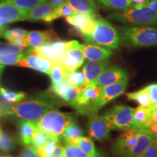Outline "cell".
<instances>
[{
	"label": "cell",
	"mask_w": 157,
	"mask_h": 157,
	"mask_svg": "<svg viewBox=\"0 0 157 157\" xmlns=\"http://www.w3.org/2000/svg\"><path fill=\"white\" fill-rule=\"evenodd\" d=\"M27 12L7 2H0V26L5 27L8 23L25 21Z\"/></svg>",
	"instance_id": "9a60e30c"
},
{
	"label": "cell",
	"mask_w": 157,
	"mask_h": 157,
	"mask_svg": "<svg viewBox=\"0 0 157 157\" xmlns=\"http://www.w3.org/2000/svg\"><path fill=\"white\" fill-rule=\"evenodd\" d=\"M156 122H157V109H155L151 119L150 120L147 122V124H146V127H145L144 129H148L149 127H151L152 124H154L156 123Z\"/></svg>",
	"instance_id": "c3c4849f"
},
{
	"label": "cell",
	"mask_w": 157,
	"mask_h": 157,
	"mask_svg": "<svg viewBox=\"0 0 157 157\" xmlns=\"http://www.w3.org/2000/svg\"><path fill=\"white\" fill-rule=\"evenodd\" d=\"M152 106H154V107L155 108V109H157V103H156V104H155V105H152Z\"/></svg>",
	"instance_id": "11a10c76"
},
{
	"label": "cell",
	"mask_w": 157,
	"mask_h": 157,
	"mask_svg": "<svg viewBox=\"0 0 157 157\" xmlns=\"http://www.w3.org/2000/svg\"><path fill=\"white\" fill-rule=\"evenodd\" d=\"M6 30L5 27H3V26H0V38L1 37L3 36V34H4V32H5V31Z\"/></svg>",
	"instance_id": "f5cc1de1"
},
{
	"label": "cell",
	"mask_w": 157,
	"mask_h": 157,
	"mask_svg": "<svg viewBox=\"0 0 157 157\" xmlns=\"http://www.w3.org/2000/svg\"><path fill=\"white\" fill-rule=\"evenodd\" d=\"M88 132L90 137L100 142H107L111 140V127L106 117L97 113L90 116L88 121Z\"/></svg>",
	"instance_id": "30bf717a"
},
{
	"label": "cell",
	"mask_w": 157,
	"mask_h": 157,
	"mask_svg": "<svg viewBox=\"0 0 157 157\" xmlns=\"http://www.w3.org/2000/svg\"><path fill=\"white\" fill-rule=\"evenodd\" d=\"M81 47L84 57L89 60H94V61L105 60H108L113 54L111 50L97 44L87 43V44H81Z\"/></svg>",
	"instance_id": "ffe728a7"
},
{
	"label": "cell",
	"mask_w": 157,
	"mask_h": 157,
	"mask_svg": "<svg viewBox=\"0 0 157 157\" xmlns=\"http://www.w3.org/2000/svg\"><path fill=\"white\" fill-rule=\"evenodd\" d=\"M73 145L78 147L87 156L95 155L98 152V151L96 150L95 143L90 137L84 136L79 137L78 139H76Z\"/></svg>",
	"instance_id": "f546056e"
},
{
	"label": "cell",
	"mask_w": 157,
	"mask_h": 157,
	"mask_svg": "<svg viewBox=\"0 0 157 157\" xmlns=\"http://www.w3.org/2000/svg\"><path fill=\"white\" fill-rule=\"evenodd\" d=\"M52 63L48 59L38 56L36 55L29 53L20 62L19 66L21 67L32 68L42 73L49 74Z\"/></svg>",
	"instance_id": "e0dca14e"
},
{
	"label": "cell",
	"mask_w": 157,
	"mask_h": 157,
	"mask_svg": "<svg viewBox=\"0 0 157 157\" xmlns=\"http://www.w3.org/2000/svg\"><path fill=\"white\" fill-rule=\"evenodd\" d=\"M156 2H157V0H156Z\"/></svg>",
	"instance_id": "680465c9"
},
{
	"label": "cell",
	"mask_w": 157,
	"mask_h": 157,
	"mask_svg": "<svg viewBox=\"0 0 157 157\" xmlns=\"http://www.w3.org/2000/svg\"><path fill=\"white\" fill-rule=\"evenodd\" d=\"M69 44L70 41H62L57 39L38 48H31V50L27 51V52L48 59L52 63L60 64Z\"/></svg>",
	"instance_id": "52a82bcc"
},
{
	"label": "cell",
	"mask_w": 157,
	"mask_h": 157,
	"mask_svg": "<svg viewBox=\"0 0 157 157\" xmlns=\"http://www.w3.org/2000/svg\"><path fill=\"white\" fill-rule=\"evenodd\" d=\"M53 136L48 134V132H44V131L41 130V129H37L36 132L34 133V137H33L32 140H31V146L33 147L34 149L39 148L40 147L44 146L48 141L50 140L51 137Z\"/></svg>",
	"instance_id": "d590c367"
},
{
	"label": "cell",
	"mask_w": 157,
	"mask_h": 157,
	"mask_svg": "<svg viewBox=\"0 0 157 157\" xmlns=\"http://www.w3.org/2000/svg\"><path fill=\"white\" fill-rule=\"evenodd\" d=\"M66 2V0H46V2H48L49 5L52 6L54 9L62 5L63 3Z\"/></svg>",
	"instance_id": "681fc988"
},
{
	"label": "cell",
	"mask_w": 157,
	"mask_h": 157,
	"mask_svg": "<svg viewBox=\"0 0 157 157\" xmlns=\"http://www.w3.org/2000/svg\"><path fill=\"white\" fill-rule=\"evenodd\" d=\"M50 91L58 101H62L64 104L71 105L82 91V88L71 86L64 80L59 83L52 84Z\"/></svg>",
	"instance_id": "4fadbf2b"
},
{
	"label": "cell",
	"mask_w": 157,
	"mask_h": 157,
	"mask_svg": "<svg viewBox=\"0 0 157 157\" xmlns=\"http://www.w3.org/2000/svg\"><path fill=\"white\" fill-rule=\"evenodd\" d=\"M2 1L13 4L25 12H28L29 10L39 4L46 2V0H2Z\"/></svg>",
	"instance_id": "8d00e7d4"
},
{
	"label": "cell",
	"mask_w": 157,
	"mask_h": 157,
	"mask_svg": "<svg viewBox=\"0 0 157 157\" xmlns=\"http://www.w3.org/2000/svg\"><path fill=\"white\" fill-rule=\"evenodd\" d=\"M87 43L99 45L109 50L117 49L121 44L117 27L101 17L96 19L93 32Z\"/></svg>",
	"instance_id": "277c9868"
},
{
	"label": "cell",
	"mask_w": 157,
	"mask_h": 157,
	"mask_svg": "<svg viewBox=\"0 0 157 157\" xmlns=\"http://www.w3.org/2000/svg\"><path fill=\"white\" fill-rule=\"evenodd\" d=\"M74 121L69 113H65L56 109L50 110L34 124L36 128L60 139L65 129Z\"/></svg>",
	"instance_id": "5b68a950"
},
{
	"label": "cell",
	"mask_w": 157,
	"mask_h": 157,
	"mask_svg": "<svg viewBox=\"0 0 157 157\" xmlns=\"http://www.w3.org/2000/svg\"><path fill=\"white\" fill-rule=\"evenodd\" d=\"M156 141H157V137H156Z\"/></svg>",
	"instance_id": "6f0895ef"
},
{
	"label": "cell",
	"mask_w": 157,
	"mask_h": 157,
	"mask_svg": "<svg viewBox=\"0 0 157 157\" xmlns=\"http://www.w3.org/2000/svg\"><path fill=\"white\" fill-rule=\"evenodd\" d=\"M156 140V137L146 129H137L136 144L132 151L124 155L127 157H140Z\"/></svg>",
	"instance_id": "2e32d148"
},
{
	"label": "cell",
	"mask_w": 157,
	"mask_h": 157,
	"mask_svg": "<svg viewBox=\"0 0 157 157\" xmlns=\"http://www.w3.org/2000/svg\"><path fill=\"white\" fill-rule=\"evenodd\" d=\"M148 130L150 132L151 134H153L154 135H155L157 137V122L154 124H152L151 126L149 127L148 129Z\"/></svg>",
	"instance_id": "f907efd6"
},
{
	"label": "cell",
	"mask_w": 157,
	"mask_h": 157,
	"mask_svg": "<svg viewBox=\"0 0 157 157\" xmlns=\"http://www.w3.org/2000/svg\"><path fill=\"white\" fill-rule=\"evenodd\" d=\"M133 108L126 105H115L104 113L109 121L111 130L124 131L132 128Z\"/></svg>",
	"instance_id": "8992f818"
},
{
	"label": "cell",
	"mask_w": 157,
	"mask_h": 157,
	"mask_svg": "<svg viewBox=\"0 0 157 157\" xmlns=\"http://www.w3.org/2000/svg\"><path fill=\"white\" fill-rule=\"evenodd\" d=\"M36 127L34 122L31 121L23 120L18 124L19 140L23 146H29L31 143L34 133L36 131Z\"/></svg>",
	"instance_id": "603a6c76"
},
{
	"label": "cell",
	"mask_w": 157,
	"mask_h": 157,
	"mask_svg": "<svg viewBox=\"0 0 157 157\" xmlns=\"http://www.w3.org/2000/svg\"><path fill=\"white\" fill-rule=\"evenodd\" d=\"M61 105L50 93L36 95L34 99L20 101L15 105H8L7 115H12L23 120L33 122L38 121L48 111L56 109Z\"/></svg>",
	"instance_id": "6da1fadb"
},
{
	"label": "cell",
	"mask_w": 157,
	"mask_h": 157,
	"mask_svg": "<svg viewBox=\"0 0 157 157\" xmlns=\"http://www.w3.org/2000/svg\"><path fill=\"white\" fill-rule=\"evenodd\" d=\"M129 74L126 70L118 66H108L98 76L95 84L101 88L128 79Z\"/></svg>",
	"instance_id": "5bb4252c"
},
{
	"label": "cell",
	"mask_w": 157,
	"mask_h": 157,
	"mask_svg": "<svg viewBox=\"0 0 157 157\" xmlns=\"http://www.w3.org/2000/svg\"><path fill=\"white\" fill-rule=\"evenodd\" d=\"M60 143L59 137H52L47 142L44 146L39 148L34 149L36 154L39 157H48L54 151L57 146Z\"/></svg>",
	"instance_id": "1f68e13d"
},
{
	"label": "cell",
	"mask_w": 157,
	"mask_h": 157,
	"mask_svg": "<svg viewBox=\"0 0 157 157\" xmlns=\"http://www.w3.org/2000/svg\"><path fill=\"white\" fill-rule=\"evenodd\" d=\"M109 19L126 25H157V2H151L148 5L140 7H129L121 11L111 13Z\"/></svg>",
	"instance_id": "7a4b0ae2"
},
{
	"label": "cell",
	"mask_w": 157,
	"mask_h": 157,
	"mask_svg": "<svg viewBox=\"0 0 157 157\" xmlns=\"http://www.w3.org/2000/svg\"><path fill=\"white\" fill-rule=\"evenodd\" d=\"M126 95L129 101L136 102L139 105V106L148 107L151 105L150 98H149L148 93L146 87L140 90H137L136 92L127 93Z\"/></svg>",
	"instance_id": "83f0119b"
},
{
	"label": "cell",
	"mask_w": 157,
	"mask_h": 157,
	"mask_svg": "<svg viewBox=\"0 0 157 157\" xmlns=\"http://www.w3.org/2000/svg\"><path fill=\"white\" fill-rule=\"evenodd\" d=\"M109 66V62L107 60L94 61L88 60L83 66V72L87 81V87L95 84L98 76L105 68Z\"/></svg>",
	"instance_id": "d6986e66"
},
{
	"label": "cell",
	"mask_w": 157,
	"mask_h": 157,
	"mask_svg": "<svg viewBox=\"0 0 157 157\" xmlns=\"http://www.w3.org/2000/svg\"><path fill=\"white\" fill-rule=\"evenodd\" d=\"M0 157H13V156H7V155H0Z\"/></svg>",
	"instance_id": "db71d44e"
},
{
	"label": "cell",
	"mask_w": 157,
	"mask_h": 157,
	"mask_svg": "<svg viewBox=\"0 0 157 157\" xmlns=\"http://www.w3.org/2000/svg\"><path fill=\"white\" fill-rule=\"evenodd\" d=\"M140 157H157V141H154Z\"/></svg>",
	"instance_id": "f6af8a7d"
},
{
	"label": "cell",
	"mask_w": 157,
	"mask_h": 157,
	"mask_svg": "<svg viewBox=\"0 0 157 157\" xmlns=\"http://www.w3.org/2000/svg\"><path fill=\"white\" fill-rule=\"evenodd\" d=\"M66 2L76 13L96 15L98 12L95 0H66Z\"/></svg>",
	"instance_id": "cb8c5ba5"
},
{
	"label": "cell",
	"mask_w": 157,
	"mask_h": 157,
	"mask_svg": "<svg viewBox=\"0 0 157 157\" xmlns=\"http://www.w3.org/2000/svg\"><path fill=\"white\" fill-rule=\"evenodd\" d=\"M101 92V88L96 84L88 86L82 90L77 98L70 105L75 109L79 114L90 117L93 114V107Z\"/></svg>",
	"instance_id": "ba28073f"
},
{
	"label": "cell",
	"mask_w": 157,
	"mask_h": 157,
	"mask_svg": "<svg viewBox=\"0 0 157 157\" xmlns=\"http://www.w3.org/2000/svg\"><path fill=\"white\" fill-rule=\"evenodd\" d=\"M154 0H131V6L132 7H140L142 6L148 5Z\"/></svg>",
	"instance_id": "7dc6e473"
},
{
	"label": "cell",
	"mask_w": 157,
	"mask_h": 157,
	"mask_svg": "<svg viewBox=\"0 0 157 157\" xmlns=\"http://www.w3.org/2000/svg\"><path fill=\"white\" fill-rule=\"evenodd\" d=\"M25 54L18 53L13 55L0 56V65L2 66H11V65H18L21 60L25 57Z\"/></svg>",
	"instance_id": "74e56055"
},
{
	"label": "cell",
	"mask_w": 157,
	"mask_h": 157,
	"mask_svg": "<svg viewBox=\"0 0 157 157\" xmlns=\"http://www.w3.org/2000/svg\"><path fill=\"white\" fill-rule=\"evenodd\" d=\"M66 55L76 59L80 66L83 64L85 58L83 51L82 50L81 44H79V42L76 40L70 41L69 47L66 50Z\"/></svg>",
	"instance_id": "4dcf8cb0"
},
{
	"label": "cell",
	"mask_w": 157,
	"mask_h": 157,
	"mask_svg": "<svg viewBox=\"0 0 157 157\" xmlns=\"http://www.w3.org/2000/svg\"><path fill=\"white\" fill-rule=\"evenodd\" d=\"M60 65L66 69V71H74L80 67V65L76 61V59L72 57L65 55Z\"/></svg>",
	"instance_id": "60d3db41"
},
{
	"label": "cell",
	"mask_w": 157,
	"mask_h": 157,
	"mask_svg": "<svg viewBox=\"0 0 157 157\" xmlns=\"http://www.w3.org/2000/svg\"><path fill=\"white\" fill-rule=\"evenodd\" d=\"M23 48L17 47L11 43L0 42V56L23 53Z\"/></svg>",
	"instance_id": "f35d334b"
},
{
	"label": "cell",
	"mask_w": 157,
	"mask_h": 157,
	"mask_svg": "<svg viewBox=\"0 0 157 157\" xmlns=\"http://www.w3.org/2000/svg\"><path fill=\"white\" fill-rule=\"evenodd\" d=\"M19 157H39L36 154L34 148L31 145L29 146H24L21 153H20Z\"/></svg>",
	"instance_id": "ee69618b"
},
{
	"label": "cell",
	"mask_w": 157,
	"mask_h": 157,
	"mask_svg": "<svg viewBox=\"0 0 157 157\" xmlns=\"http://www.w3.org/2000/svg\"><path fill=\"white\" fill-rule=\"evenodd\" d=\"M66 74H67V71L61 65L52 63L50 71V74H49L52 84H57L64 81L66 79Z\"/></svg>",
	"instance_id": "d6a6232c"
},
{
	"label": "cell",
	"mask_w": 157,
	"mask_h": 157,
	"mask_svg": "<svg viewBox=\"0 0 157 157\" xmlns=\"http://www.w3.org/2000/svg\"><path fill=\"white\" fill-rule=\"evenodd\" d=\"M146 89L150 98L151 105H155L157 103V83L149 84L146 87Z\"/></svg>",
	"instance_id": "7bdbcfd3"
},
{
	"label": "cell",
	"mask_w": 157,
	"mask_h": 157,
	"mask_svg": "<svg viewBox=\"0 0 157 157\" xmlns=\"http://www.w3.org/2000/svg\"><path fill=\"white\" fill-rule=\"evenodd\" d=\"M95 2L102 8L117 11L124 10L131 6V0H95Z\"/></svg>",
	"instance_id": "4316f807"
},
{
	"label": "cell",
	"mask_w": 157,
	"mask_h": 157,
	"mask_svg": "<svg viewBox=\"0 0 157 157\" xmlns=\"http://www.w3.org/2000/svg\"><path fill=\"white\" fill-rule=\"evenodd\" d=\"M1 94L4 100L7 103H18L27 96L24 92H15L8 90L5 88H1Z\"/></svg>",
	"instance_id": "e575fe53"
},
{
	"label": "cell",
	"mask_w": 157,
	"mask_h": 157,
	"mask_svg": "<svg viewBox=\"0 0 157 157\" xmlns=\"http://www.w3.org/2000/svg\"><path fill=\"white\" fill-rule=\"evenodd\" d=\"M87 155L73 144H65L63 157H87Z\"/></svg>",
	"instance_id": "ab89813d"
},
{
	"label": "cell",
	"mask_w": 157,
	"mask_h": 157,
	"mask_svg": "<svg viewBox=\"0 0 157 157\" xmlns=\"http://www.w3.org/2000/svg\"><path fill=\"white\" fill-rule=\"evenodd\" d=\"M97 19L96 15L78 13L66 17V21L81 35L86 42L89 40L93 34Z\"/></svg>",
	"instance_id": "9c48e42d"
},
{
	"label": "cell",
	"mask_w": 157,
	"mask_h": 157,
	"mask_svg": "<svg viewBox=\"0 0 157 157\" xmlns=\"http://www.w3.org/2000/svg\"><path fill=\"white\" fill-rule=\"evenodd\" d=\"M87 157H108V156L103 151H98L97 154L92 156H87Z\"/></svg>",
	"instance_id": "816d5d0a"
},
{
	"label": "cell",
	"mask_w": 157,
	"mask_h": 157,
	"mask_svg": "<svg viewBox=\"0 0 157 157\" xmlns=\"http://www.w3.org/2000/svg\"><path fill=\"white\" fill-rule=\"evenodd\" d=\"M66 82L71 86L78 87L84 89L87 87V81L83 71H67L66 77Z\"/></svg>",
	"instance_id": "f1b7e54d"
},
{
	"label": "cell",
	"mask_w": 157,
	"mask_h": 157,
	"mask_svg": "<svg viewBox=\"0 0 157 157\" xmlns=\"http://www.w3.org/2000/svg\"><path fill=\"white\" fill-rule=\"evenodd\" d=\"M127 84L128 79H126L102 87L101 94L96 100L93 107V114L97 113L106 104L122 95L125 92Z\"/></svg>",
	"instance_id": "8fae6325"
},
{
	"label": "cell",
	"mask_w": 157,
	"mask_h": 157,
	"mask_svg": "<svg viewBox=\"0 0 157 157\" xmlns=\"http://www.w3.org/2000/svg\"><path fill=\"white\" fill-rule=\"evenodd\" d=\"M155 108L138 106L134 109L132 116V128L144 129L147 122L151 119Z\"/></svg>",
	"instance_id": "7402d4cb"
},
{
	"label": "cell",
	"mask_w": 157,
	"mask_h": 157,
	"mask_svg": "<svg viewBox=\"0 0 157 157\" xmlns=\"http://www.w3.org/2000/svg\"><path fill=\"white\" fill-rule=\"evenodd\" d=\"M26 39L29 47L31 48H36L59 39L52 29H48L44 31H28Z\"/></svg>",
	"instance_id": "ac0fdd59"
},
{
	"label": "cell",
	"mask_w": 157,
	"mask_h": 157,
	"mask_svg": "<svg viewBox=\"0 0 157 157\" xmlns=\"http://www.w3.org/2000/svg\"><path fill=\"white\" fill-rule=\"evenodd\" d=\"M63 152H64V147L63 146L61 143H59L57 146L54 151L48 157H63Z\"/></svg>",
	"instance_id": "bcb514c9"
},
{
	"label": "cell",
	"mask_w": 157,
	"mask_h": 157,
	"mask_svg": "<svg viewBox=\"0 0 157 157\" xmlns=\"http://www.w3.org/2000/svg\"><path fill=\"white\" fill-rule=\"evenodd\" d=\"M83 134L82 129L74 121L70 126L65 129L60 139L63 140L65 144H74L76 139L83 136Z\"/></svg>",
	"instance_id": "d4e9b609"
},
{
	"label": "cell",
	"mask_w": 157,
	"mask_h": 157,
	"mask_svg": "<svg viewBox=\"0 0 157 157\" xmlns=\"http://www.w3.org/2000/svg\"><path fill=\"white\" fill-rule=\"evenodd\" d=\"M28 31L24 30L23 29H7L4 32L3 37L7 39L8 42L11 39L16 38V37H23L26 36Z\"/></svg>",
	"instance_id": "b9f144b4"
},
{
	"label": "cell",
	"mask_w": 157,
	"mask_h": 157,
	"mask_svg": "<svg viewBox=\"0 0 157 157\" xmlns=\"http://www.w3.org/2000/svg\"><path fill=\"white\" fill-rule=\"evenodd\" d=\"M137 141V129L130 128L124 130L111 148V151L114 156L126 155L134 148Z\"/></svg>",
	"instance_id": "7c38bea8"
},
{
	"label": "cell",
	"mask_w": 157,
	"mask_h": 157,
	"mask_svg": "<svg viewBox=\"0 0 157 157\" xmlns=\"http://www.w3.org/2000/svg\"><path fill=\"white\" fill-rule=\"evenodd\" d=\"M54 10L53 7L48 2L41 3L27 12L25 21H42L46 23H50V15L53 13Z\"/></svg>",
	"instance_id": "44dd1931"
},
{
	"label": "cell",
	"mask_w": 157,
	"mask_h": 157,
	"mask_svg": "<svg viewBox=\"0 0 157 157\" xmlns=\"http://www.w3.org/2000/svg\"><path fill=\"white\" fill-rule=\"evenodd\" d=\"M0 76H1V75H0ZM0 93H1V85H0Z\"/></svg>",
	"instance_id": "9f6ffc18"
},
{
	"label": "cell",
	"mask_w": 157,
	"mask_h": 157,
	"mask_svg": "<svg viewBox=\"0 0 157 157\" xmlns=\"http://www.w3.org/2000/svg\"><path fill=\"white\" fill-rule=\"evenodd\" d=\"M16 148V141L12 135L5 132L0 127V154H8Z\"/></svg>",
	"instance_id": "484cf974"
},
{
	"label": "cell",
	"mask_w": 157,
	"mask_h": 157,
	"mask_svg": "<svg viewBox=\"0 0 157 157\" xmlns=\"http://www.w3.org/2000/svg\"><path fill=\"white\" fill-rule=\"evenodd\" d=\"M121 44L127 48H148L157 45V29L151 26L117 27Z\"/></svg>",
	"instance_id": "3957f363"
},
{
	"label": "cell",
	"mask_w": 157,
	"mask_h": 157,
	"mask_svg": "<svg viewBox=\"0 0 157 157\" xmlns=\"http://www.w3.org/2000/svg\"><path fill=\"white\" fill-rule=\"evenodd\" d=\"M76 12L73 10V9L71 7V6L66 2L63 3L62 5L58 6V7L55 8L53 13L50 15V23L52 22L56 19H58L59 17H68L70 15H73Z\"/></svg>",
	"instance_id": "836d02e7"
}]
</instances>
